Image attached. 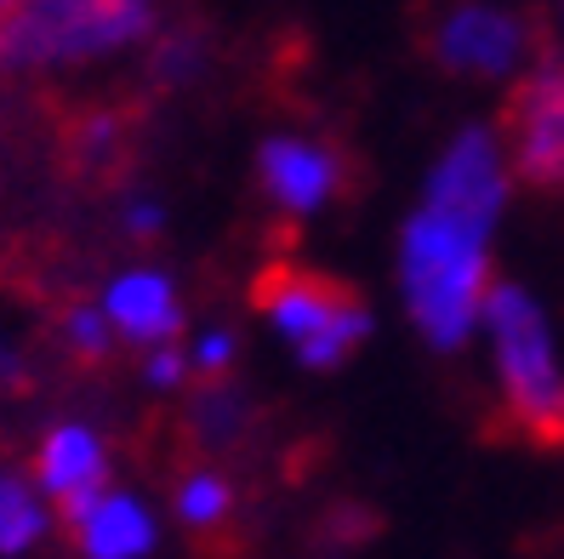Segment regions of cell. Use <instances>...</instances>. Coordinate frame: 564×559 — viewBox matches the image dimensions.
Here are the masks:
<instances>
[{"mask_svg":"<svg viewBox=\"0 0 564 559\" xmlns=\"http://www.w3.org/2000/svg\"><path fill=\"white\" fill-rule=\"evenodd\" d=\"M104 314H109V325L126 337V343H172V332H177V320H183V309H177V291H172V280H165L160 269H131V275H120L115 286H109V298H104Z\"/></svg>","mask_w":564,"mask_h":559,"instance_id":"obj_8","label":"cell"},{"mask_svg":"<svg viewBox=\"0 0 564 559\" xmlns=\"http://www.w3.org/2000/svg\"><path fill=\"white\" fill-rule=\"evenodd\" d=\"M257 172H262L269 201L291 217L319 212L330 194L343 189V160L325 143H308V138H269L257 154Z\"/></svg>","mask_w":564,"mask_h":559,"instance_id":"obj_7","label":"cell"},{"mask_svg":"<svg viewBox=\"0 0 564 559\" xmlns=\"http://www.w3.org/2000/svg\"><path fill=\"white\" fill-rule=\"evenodd\" d=\"M508 160L524 183H564V57H542L508 97Z\"/></svg>","mask_w":564,"mask_h":559,"instance_id":"obj_6","label":"cell"},{"mask_svg":"<svg viewBox=\"0 0 564 559\" xmlns=\"http://www.w3.org/2000/svg\"><path fill=\"white\" fill-rule=\"evenodd\" d=\"M427 52H434L451 75L474 80H508L519 75L530 52H536V23L513 7H490V0H456L427 29Z\"/></svg>","mask_w":564,"mask_h":559,"instance_id":"obj_5","label":"cell"},{"mask_svg":"<svg viewBox=\"0 0 564 559\" xmlns=\"http://www.w3.org/2000/svg\"><path fill=\"white\" fill-rule=\"evenodd\" d=\"M257 303L274 320V332L296 348V359L314 372H330L371 337V309H365L343 280H325L314 269H269L257 280Z\"/></svg>","mask_w":564,"mask_h":559,"instance_id":"obj_4","label":"cell"},{"mask_svg":"<svg viewBox=\"0 0 564 559\" xmlns=\"http://www.w3.org/2000/svg\"><path fill=\"white\" fill-rule=\"evenodd\" d=\"M63 337H69V348H75L80 359H104V354H109V314L69 309V320H63Z\"/></svg>","mask_w":564,"mask_h":559,"instance_id":"obj_13","label":"cell"},{"mask_svg":"<svg viewBox=\"0 0 564 559\" xmlns=\"http://www.w3.org/2000/svg\"><path fill=\"white\" fill-rule=\"evenodd\" d=\"M41 531H46V508H41V497H35V491H29L23 480L0 474V553L35 548Z\"/></svg>","mask_w":564,"mask_h":559,"instance_id":"obj_11","label":"cell"},{"mask_svg":"<svg viewBox=\"0 0 564 559\" xmlns=\"http://www.w3.org/2000/svg\"><path fill=\"white\" fill-rule=\"evenodd\" d=\"M12 7H18V0H0V18H7V12H12Z\"/></svg>","mask_w":564,"mask_h":559,"instance_id":"obj_19","label":"cell"},{"mask_svg":"<svg viewBox=\"0 0 564 559\" xmlns=\"http://www.w3.org/2000/svg\"><path fill=\"white\" fill-rule=\"evenodd\" d=\"M508 206V154L490 126L456 131L434 160L400 235V286L416 332L434 348H462L474 337L490 291V228Z\"/></svg>","mask_w":564,"mask_h":559,"instance_id":"obj_1","label":"cell"},{"mask_svg":"<svg viewBox=\"0 0 564 559\" xmlns=\"http://www.w3.org/2000/svg\"><path fill=\"white\" fill-rule=\"evenodd\" d=\"M228 359H235V337H228V332H206L200 343H194V359H188V366H200V372H223Z\"/></svg>","mask_w":564,"mask_h":559,"instance_id":"obj_15","label":"cell"},{"mask_svg":"<svg viewBox=\"0 0 564 559\" xmlns=\"http://www.w3.org/2000/svg\"><path fill=\"white\" fill-rule=\"evenodd\" d=\"M149 35V0H18L0 18V63L41 69V63L104 57Z\"/></svg>","mask_w":564,"mask_h":559,"instance_id":"obj_3","label":"cell"},{"mask_svg":"<svg viewBox=\"0 0 564 559\" xmlns=\"http://www.w3.org/2000/svg\"><path fill=\"white\" fill-rule=\"evenodd\" d=\"M558 41H564V0H558Z\"/></svg>","mask_w":564,"mask_h":559,"instance_id":"obj_18","label":"cell"},{"mask_svg":"<svg viewBox=\"0 0 564 559\" xmlns=\"http://www.w3.org/2000/svg\"><path fill=\"white\" fill-rule=\"evenodd\" d=\"M240 406H235V394H206V400H200V429L212 434V440H223V434H235V417Z\"/></svg>","mask_w":564,"mask_h":559,"instance_id":"obj_14","label":"cell"},{"mask_svg":"<svg viewBox=\"0 0 564 559\" xmlns=\"http://www.w3.org/2000/svg\"><path fill=\"white\" fill-rule=\"evenodd\" d=\"M228 508H235V491H228V480H223V474H212V469L188 474V480L177 485V514H183L188 525H200V531L223 525V514H228Z\"/></svg>","mask_w":564,"mask_h":559,"instance_id":"obj_12","label":"cell"},{"mask_svg":"<svg viewBox=\"0 0 564 559\" xmlns=\"http://www.w3.org/2000/svg\"><path fill=\"white\" fill-rule=\"evenodd\" d=\"M126 228H131V235H160V206H131Z\"/></svg>","mask_w":564,"mask_h":559,"instance_id":"obj_17","label":"cell"},{"mask_svg":"<svg viewBox=\"0 0 564 559\" xmlns=\"http://www.w3.org/2000/svg\"><path fill=\"white\" fill-rule=\"evenodd\" d=\"M188 377V359L177 354V348H154L149 354V383L154 388H172V383H183Z\"/></svg>","mask_w":564,"mask_h":559,"instance_id":"obj_16","label":"cell"},{"mask_svg":"<svg viewBox=\"0 0 564 559\" xmlns=\"http://www.w3.org/2000/svg\"><path fill=\"white\" fill-rule=\"evenodd\" d=\"M75 537H80L86 559H143L154 548V519L138 497L104 491V497L75 519Z\"/></svg>","mask_w":564,"mask_h":559,"instance_id":"obj_10","label":"cell"},{"mask_svg":"<svg viewBox=\"0 0 564 559\" xmlns=\"http://www.w3.org/2000/svg\"><path fill=\"white\" fill-rule=\"evenodd\" d=\"M485 332L496 359V388L513 417V429L530 440H564V366L542 303L513 280H490L485 291Z\"/></svg>","mask_w":564,"mask_h":559,"instance_id":"obj_2","label":"cell"},{"mask_svg":"<svg viewBox=\"0 0 564 559\" xmlns=\"http://www.w3.org/2000/svg\"><path fill=\"white\" fill-rule=\"evenodd\" d=\"M35 480L52 503H75V497H91L104 491L109 480V456H104V440L80 422H63L41 440V456H35Z\"/></svg>","mask_w":564,"mask_h":559,"instance_id":"obj_9","label":"cell"}]
</instances>
